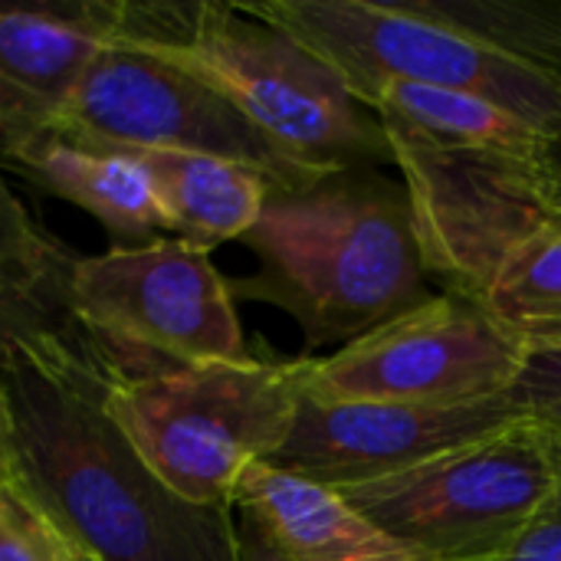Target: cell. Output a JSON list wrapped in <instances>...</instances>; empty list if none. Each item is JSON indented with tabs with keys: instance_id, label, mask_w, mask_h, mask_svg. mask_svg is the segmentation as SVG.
Wrapping results in <instances>:
<instances>
[{
	"instance_id": "cell-25",
	"label": "cell",
	"mask_w": 561,
	"mask_h": 561,
	"mask_svg": "<svg viewBox=\"0 0 561 561\" xmlns=\"http://www.w3.org/2000/svg\"><path fill=\"white\" fill-rule=\"evenodd\" d=\"M62 542H66V561H95L92 556H89V552H82L76 542H69L66 536H62Z\"/></svg>"
},
{
	"instance_id": "cell-26",
	"label": "cell",
	"mask_w": 561,
	"mask_h": 561,
	"mask_svg": "<svg viewBox=\"0 0 561 561\" xmlns=\"http://www.w3.org/2000/svg\"><path fill=\"white\" fill-rule=\"evenodd\" d=\"M243 559L247 561H273L270 556H266V552H260V549H256L253 542H247V539H243Z\"/></svg>"
},
{
	"instance_id": "cell-7",
	"label": "cell",
	"mask_w": 561,
	"mask_h": 561,
	"mask_svg": "<svg viewBox=\"0 0 561 561\" xmlns=\"http://www.w3.org/2000/svg\"><path fill=\"white\" fill-rule=\"evenodd\" d=\"M66 306L122 381L250 358L230 283L178 237L72 256Z\"/></svg>"
},
{
	"instance_id": "cell-28",
	"label": "cell",
	"mask_w": 561,
	"mask_h": 561,
	"mask_svg": "<svg viewBox=\"0 0 561 561\" xmlns=\"http://www.w3.org/2000/svg\"><path fill=\"white\" fill-rule=\"evenodd\" d=\"M0 10H3V3H0Z\"/></svg>"
},
{
	"instance_id": "cell-27",
	"label": "cell",
	"mask_w": 561,
	"mask_h": 561,
	"mask_svg": "<svg viewBox=\"0 0 561 561\" xmlns=\"http://www.w3.org/2000/svg\"><path fill=\"white\" fill-rule=\"evenodd\" d=\"M552 427H556V431H559V437H561V424H552Z\"/></svg>"
},
{
	"instance_id": "cell-18",
	"label": "cell",
	"mask_w": 561,
	"mask_h": 561,
	"mask_svg": "<svg viewBox=\"0 0 561 561\" xmlns=\"http://www.w3.org/2000/svg\"><path fill=\"white\" fill-rule=\"evenodd\" d=\"M66 279L69 270L56 276H20L0 270V365L16 339L69 319Z\"/></svg>"
},
{
	"instance_id": "cell-16",
	"label": "cell",
	"mask_w": 561,
	"mask_h": 561,
	"mask_svg": "<svg viewBox=\"0 0 561 561\" xmlns=\"http://www.w3.org/2000/svg\"><path fill=\"white\" fill-rule=\"evenodd\" d=\"M375 112L385 135L427 145L496 148L510 154L539 158L552 141L546 131L533 128L496 102L454 89L391 82L378 92Z\"/></svg>"
},
{
	"instance_id": "cell-19",
	"label": "cell",
	"mask_w": 561,
	"mask_h": 561,
	"mask_svg": "<svg viewBox=\"0 0 561 561\" xmlns=\"http://www.w3.org/2000/svg\"><path fill=\"white\" fill-rule=\"evenodd\" d=\"M69 263L72 256L26 214L0 171V270L20 276H56L66 273Z\"/></svg>"
},
{
	"instance_id": "cell-22",
	"label": "cell",
	"mask_w": 561,
	"mask_h": 561,
	"mask_svg": "<svg viewBox=\"0 0 561 561\" xmlns=\"http://www.w3.org/2000/svg\"><path fill=\"white\" fill-rule=\"evenodd\" d=\"M500 561H561V477Z\"/></svg>"
},
{
	"instance_id": "cell-17",
	"label": "cell",
	"mask_w": 561,
	"mask_h": 561,
	"mask_svg": "<svg viewBox=\"0 0 561 561\" xmlns=\"http://www.w3.org/2000/svg\"><path fill=\"white\" fill-rule=\"evenodd\" d=\"M480 302L529 355L561 352V224L546 220L519 240Z\"/></svg>"
},
{
	"instance_id": "cell-24",
	"label": "cell",
	"mask_w": 561,
	"mask_h": 561,
	"mask_svg": "<svg viewBox=\"0 0 561 561\" xmlns=\"http://www.w3.org/2000/svg\"><path fill=\"white\" fill-rule=\"evenodd\" d=\"M16 483V463H13V444H10V417L0 391V486Z\"/></svg>"
},
{
	"instance_id": "cell-5",
	"label": "cell",
	"mask_w": 561,
	"mask_h": 561,
	"mask_svg": "<svg viewBox=\"0 0 561 561\" xmlns=\"http://www.w3.org/2000/svg\"><path fill=\"white\" fill-rule=\"evenodd\" d=\"M302 358L210 362L115 381L108 411L151 473L191 506H233L253 463H270L296 421Z\"/></svg>"
},
{
	"instance_id": "cell-21",
	"label": "cell",
	"mask_w": 561,
	"mask_h": 561,
	"mask_svg": "<svg viewBox=\"0 0 561 561\" xmlns=\"http://www.w3.org/2000/svg\"><path fill=\"white\" fill-rule=\"evenodd\" d=\"M510 398L523 414L561 424V352L529 355V365Z\"/></svg>"
},
{
	"instance_id": "cell-10",
	"label": "cell",
	"mask_w": 561,
	"mask_h": 561,
	"mask_svg": "<svg viewBox=\"0 0 561 561\" xmlns=\"http://www.w3.org/2000/svg\"><path fill=\"white\" fill-rule=\"evenodd\" d=\"M404 174L424 266L450 293L483 299L503 256L546 224L536 204V161L496 148L427 145L385 135Z\"/></svg>"
},
{
	"instance_id": "cell-15",
	"label": "cell",
	"mask_w": 561,
	"mask_h": 561,
	"mask_svg": "<svg viewBox=\"0 0 561 561\" xmlns=\"http://www.w3.org/2000/svg\"><path fill=\"white\" fill-rule=\"evenodd\" d=\"M135 154L145 161L158 184L168 230L178 233V240L207 253L217 243L243 240L256 227L273 194V184L260 171L227 158L187 151Z\"/></svg>"
},
{
	"instance_id": "cell-1",
	"label": "cell",
	"mask_w": 561,
	"mask_h": 561,
	"mask_svg": "<svg viewBox=\"0 0 561 561\" xmlns=\"http://www.w3.org/2000/svg\"><path fill=\"white\" fill-rule=\"evenodd\" d=\"M122 381L72 316L23 335L0 365L16 483L95 561H247L233 506H191L108 411Z\"/></svg>"
},
{
	"instance_id": "cell-2",
	"label": "cell",
	"mask_w": 561,
	"mask_h": 561,
	"mask_svg": "<svg viewBox=\"0 0 561 561\" xmlns=\"http://www.w3.org/2000/svg\"><path fill=\"white\" fill-rule=\"evenodd\" d=\"M243 243L260 270L230 293L286 309L309 348H345L431 299L404 187L352 168L306 191L270 194Z\"/></svg>"
},
{
	"instance_id": "cell-11",
	"label": "cell",
	"mask_w": 561,
	"mask_h": 561,
	"mask_svg": "<svg viewBox=\"0 0 561 561\" xmlns=\"http://www.w3.org/2000/svg\"><path fill=\"white\" fill-rule=\"evenodd\" d=\"M519 414L513 398L463 408H414L302 394L293 431L270 463L342 490L411 470L506 427Z\"/></svg>"
},
{
	"instance_id": "cell-20",
	"label": "cell",
	"mask_w": 561,
	"mask_h": 561,
	"mask_svg": "<svg viewBox=\"0 0 561 561\" xmlns=\"http://www.w3.org/2000/svg\"><path fill=\"white\" fill-rule=\"evenodd\" d=\"M0 561H66L62 533L20 483L0 486Z\"/></svg>"
},
{
	"instance_id": "cell-4",
	"label": "cell",
	"mask_w": 561,
	"mask_h": 561,
	"mask_svg": "<svg viewBox=\"0 0 561 561\" xmlns=\"http://www.w3.org/2000/svg\"><path fill=\"white\" fill-rule=\"evenodd\" d=\"M322 59L358 105L391 82L470 92L561 135V76L463 26L444 0H263L243 3Z\"/></svg>"
},
{
	"instance_id": "cell-3",
	"label": "cell",
	"mask_w": 561,
	"mask_h": 561,
	"mask_svg": "<svg viewBox=\"0 0 561 561\" xmlns=\"http://www.w3.org/2000/svg\"><path fill=\"white\" fill-rule=\"evenodd\" d=\"M108 43L141 46L194 72L319 174H342L358 158H391L381 122L362 112L342 79L243 3H118Z\"/></svg>"
},
{
	"instance_id": "cell-12",
	"label": "cell",
	"mask_w": 561,
	"mask_h": 561,
	"mask_svg": "<svg viewBox=\"0 0 561 561\" xmlns=\"http://www.w3.org/2000/svg\"><path fill=\"white\" fill-rule=\"evenodd\" d=\"M118 3H3L0 10V168L59 128Z\"/></svg>"
},
{
	"instance_id": "cell-8",
	"label": "cell",
	"mask_w": 561,
	"mask_h": 561,
	"mask_svg": "<svg viewBox=\"0 0 561 561\" xmlns=\"http://www.w3.org/2000/svg\"><path fill=\"white\" fill-rule=\"evenodd\" d=\"M526 365L529 352L480 299L440 293L325 358H302V394L463 408L510 398Z\"/></svg>"
},
{
	"instance_id": "cell-23",
	"label": "cell",
	"mask_w": 561,
	"mask_h": 561,
	"mask_svg": "<svg viewBox=\"0 0 561 561\" xmlns=\"http://www.w3.org/2000/svg\"><path fill=\"white\" fill-rule=\"evenodd\" d=\"M536 204L546 220L561 224V135L549 141L536 161Z\"/></svg>"
},
{
	"instance_id": "cell-14",
	"label": "cell",
	"mask_w": 561,
	"mask_h": 561,
	"mask_svg": "<svg viewBox=\"0 0 561 561\" xmlns=\"http://www.w3.org/2000/svg\"><path fill=\"white\" fill-rule=\"evenodd\" d=\"M3 168H13L39 191L92 214L112 237L128 240L118 247L151 243L158 240V230H168L158 184L145 161L128 148L89 145L49 131L3 161Z\"/></svg>"
},
{
	"instance_id": "cell-13",
	"label": "cell",
	"mask_w": 561,
	"mask_h": 561,
	"mask_svg": "<svg viewBox=\"0 0 561 561\" xmlns=\"http://www.w3.org/2000/svg\"><path fill=\"white\" fill-rule=\"evenodd\" d=\"M250 539L273 561H421L335 486H322L273 463H253L237 493Z\"/></svg>"
},
{
	"instance_id": "cell-6",
	"label": "cell",
	"mask_w": 561,
	"mask_h": 561,
	"mask_svg": "<svg viewBox=\"0 0 561 561\" xmlns=\"http://www.w3.org/2000/svg\"><path fill=\"white\" fill-rule=\"evenodd\" d=\"M559 477V431L519 414L486 437L339 493L421 561H500Z\"/></svg>"
},
{
	"instance_id": "cell-9",
	"label": "cell",
	"mask_w": 561,
	"mask_h": 561,
	"mask_svg": "<svg viewBox=\"0 0 561 561\" xmlns=\"http://www.w3.org/2000/svg\"><path fill=\"white\" fill-rule=\"evenodd\" d=\"M56 131L105 148L227 158L260 171L273 194L329 178L276 148L214 85L131 43H105L95 53Z\"/></svg>"
}]
</instances>
